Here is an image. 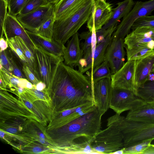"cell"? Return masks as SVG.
I'll use <instances>...</instances> for the list:
<instances>
[{"instance_id":"44","label":"cell","mask_w":154,"mask_h":154,"mask_svg":"<svg viewBox=\"0 0 154 154\" xmlns=\"http://www.w3.org/2000/svg\"><path fill=\"white\" fill-rule=\"evenodd\" d=\"M146 30L151 35V37L154 39V28L146 27Z\"/></svg>"},{"instance_id":"37","label":"cell","mask_w":154,"mask_h":154,"mask_svg":"<svg viewBox=\"0 0 154 154\" xmlns=\"http://www.w3.org/2000/svg\"><path fill=\"white\" fill-rule=\"evenodd\" d=\"M22 70L26 79L33 85H35L40 80L34 73L27 63H23Z\"/></svg>"},{"instance_id":"29","label":"cell","mask_w":154,"mask_h":154,"mask_svg":"<svg viewBox=\"0 0 154 154\" xmlns=\"http://www.w3.org/2000/svg\"><path fill=\"white\" fill-rule=\"evenodd\" d=\"M153 140H149L129 146L123 147L124 154H143L144 151L151 144Z\"/></svg>"},{"instance_id":"19","label":"cell","mask_w":154,"mask_h":154,"mask_svg":"<svg viewBox=\"0 0 154 154\" xmlns=\"http://www.w3.org/2000/svg\"><path fill=\"white\" fill-rule=\"evenodd\" d=\"M135 4L133 0H125L117 3V7L113 9L111 17L102 28L107 29L114 26H117L119 20L129 13Z\"/></svg>"},{"instance_id":"52","label":"cell","mask_w":154,"mask_h":154,"mask_svg":"<svg viewBox=\"0 0 154 154\" xmlns=\"http://www.w3.org/2000/svg\"><path fill=\"white\" fill-rule=\"evenodd\" d=\"M152 72H154V64L153 65V68L152 70Z\"/></svg>"},{"instance_id":"11","label":"cell","mask_w":154,"mask_h":154,"mask_svg":"<svg viewBox=\"0 0 154 154\" xmlns=\"http://www.w3.org/2000/svg\"><path fill=\"white\" fill-rule=\"evenodd\" d=\"M112 5L106 0H95L91 15L87 21V27L91 32L93 26L96 30L101 29L112 14Z\"/></svg>"},{"instance_id":"42","label":"cell","mask_w":154,"mask_h":154,"mask_svg":"<svg viewBox=\"0 0 154 154\" xmlns=\"http://www.w3.org/2000/svg\"><path fill=\"white\" fill-rule=\"evenodd\" d=\"M33 88L38 90L42 91L46 88V85L43 82L40 81L35 85H33Z\"/></svg>"},{"instance_id":"12","label":"cell","mask_w":154,"mask_h":154,"mask_svg":"<svg viewBox=\"0 0 154 154\" xmlns=\"http://www.w3.org/2000/svg\"><path fill=\"white\" fill-rule=\"evenodd\" d=\"M94 102L97 108L103 115L109 108L112 89L111 78H105L93 85Z\"/></svg>"},{"instance_id":"49","label":"cell","mask_w":154,"mask_h":154,"mask_svg":"<svg viewBox=\"0 0 154 154\" xmlns=\"http://www.w3.org/2000/svg\"><path fill=\"white\" fill-rule=\"evenodd\" d=\"M7 131L9 133L13 134L16 132L17 130L15 128H11L8 129Z\"/></svg>"},{"instance_id":"31","label":"cell","mask_w":154,"mask_h":154,"mask_svg":"<svg viewBox=\"0 0 154 154\" xmlns=\"http://www.w3.org/2000/svg\"><path fill=\"white\" fill-rule=\"evenodd\" d=\"M141 27L154 28V15L144 16L138 18L134 23L131 29L133 30Z\"/></svg>"},{"instance_id":"16","label":"cell","mask_w":154,"mask_h":154,"mask_svg":"<svg viewBox=\"0 0 154 154\" xmlns=\"http://www.w3.org/2000/svg\"><path fill=\"white\" fill-rule=\"evenodd\" d=\"M80 41L79 34L77 32L67 41L63 55L64 63L66 65L72 67L78 66L80 60L83 55Z\"/></svg>"},{"instance_id":"6","label":"cell","mask_w":154,"mask_h":154,"mask_svg":"<svg viewBox=\"0 0 154 154\" xmlns=\"http://www.w3.org/2000/svg\"><path fill=\"white\" fill-rule=\"evenodd\" d=\"M119 127L123 135L124 147L145 140H154V123L129 121L124 117Z\"/></svg>"},{"instance_id":"22","label":"cell","mask_w":154,"mask_h":154,"mask_svg":"<svg viewBox=\"0 0 154 154\" xmlns=\"http://www.w3.org/2000/svg\"><path fill=\"white\" fill-rule=\"evenodd\" d=\"M14 37L27 59V64L38 79V75L35 59L33 51L22 38L17 36Z\"/></svg>"},{"instance_id":"7","label":"cell","mask_w":154,"mask_h":154,"mask_svg":"<svg viewBox=\"0 0 154 154\" xmlns=\"http://www.w3.org/2000/svg\"><path fill=\"white\" fill-rule=\"evenodd\" d=\"M154 10V0L136 2L131 11L117 25L112 35V39H124L130 33L136 20L140 17L149 16Z\"/></svg>"},{"instance_id":"46","label":"cell","mask_w":154,"mask_h":154,"mask_svg":"<svg viewBox=\"0 0 154 154\" xmlns=\"http://www.w3.org/2000/svg\"><path fill=\"white\" fill-rule=\"evenodd\" d=\"M147 80L149 81H154V72H150L148 76Z\"/></svg>"},{"instance_id":"43","label":"cell","mask_w":154,"mask_h":154,"mask_svg":"<svg viewBox=\"0 0 154 154\" xmlns=\"http://www.w3.org/2000/svg\"><path fill=\"white\" fill-rule=\"evenodd\" d=\"M143 154H154V144H150Z\"/></svg>"},{"instance_id":"25","label":"cell","mask_w":154,"mask_h":154,"mask_svg":"<svg viewBox=\"0 0 154 154\" xmlns=\"http://www.w3.org/2000/svg\"><path fill=\"white\" fill-rule=\"evenodd\" d=\"M112 73L108 63L104 61L100 65L91 70L88 75L92 85L102 79L111 78Z\"/></svg>"},{"instance_id":"15","label":"cell","mask_w":154,"mask_h":154,"mask_svg":"<svg viewBox=\"0 0 154 154\" xmlns=\"http://www.w3.org/2000/svg\"><path fill=\"white\" fill-rule=\"evenodd\" d=\"M154 64V54L136 60L134 86L137 96L138 89L142 87L147 80L148 75L152 72Z\"/></svg>"},{"instance_id":"4","label":"cell","mask_w":154,"mask_h":154,"mask_svg":"<svg viewBox=\"0 0 154 154\" xmlns=\"http://www.w3.org/2000/svg\"><path fill=\"white\" fill-rule=\"evenodd\" d=\"M116 113L107 119V128L100 130L91 146L97 154H113L124 147L123 135L119 127L124 118Z\"/></svg>"},{"instance_id":"36","label":"cell","mask_w":154,"mask_h":154,"mask_svg":"<svg viewBox=\"0 0 154 154\" xmlns=\"http://www.w3.org/2000/svg\"><path fill=\"white\" fill-rule=\"evenodd\" d=\"M8 2L6 0H0V27L1 37L4 34L3 27L5 21L8 13Z\"/></svg>"},{"instance_id":"39","label":"cell","mask_w":154,"mask_h":154,"mask_svg":"<svg viewBox=\"0 0 154 154\" xmlns=\"http://www.w3.org/2000/svg\"><path fill=\"white\" fill-rule=\"evenodd\" d=\"M8 53L9 60L13 69V74L20 78H25L11 53L10 51H8Z\"/></svg>"},{"instance_id":"10","label":"cell","mask_w":154,"mask_h":154,"mask_svg":"<svg viewBox=\"0 0 154 154\" xmlns=\"http://www.w3.org/2000/svg\"><path fill=\"white\" fill-rule=\"evenodd\" d=\"M135 62L136 60L127 61L120 69L112 75L113 88L130 90L137 95L134 86Z\"/></svg>"},{"instance_id":"40","label":"cell","mask_w":154,"mask_h":154,"mask_svg":"<svg viewBox=\"0 0 154 154\" xmlns=\"http://www.w3.org/2000/svg\"><path fill=\"white\" fill-rule=\"evenodd\" d=\"M18 79L19 82L18 84V86L29 89H31L33 88V85L26 79L19 77Z\"/></svg>"},{"instance_id":"8","label":"cell","mask_w":154,"mask_h":154,"mask_svg":"<svg viewBox=\"0 0 154 154\" xmlns=\"http://www.w3.org/2000/svg\"><path fill=\"white\" fill-rule=\"evenodd\" d=\"M146 103L131 91L112 88L109 108L120 115L125 111L134 110Z\"/></svg>"},{"instance_id":"34","label":"cell","mask_w":154,"mask_h":154,"mask_svg":"<svg viewBox=\"0 0 154 154\" xmlns=\"http://www.w3.org/2000/svg\"><path fill=\"white\" fill-rule=\"evenodd\" d=\"M6 39L10 49L14 52L23 63H27V59L14 37L6 38Z\"/></svg>"},{"instance_id":"30","label":"cell","mask_w":154,"mask_h":154,"mask_svg":"<svg viewBox=\"0 0 154 154\" xmlns=\"http://www.w3.org/2000/svg\"><path fill=\"white\" fill-rule=\"evenodd\" d=\"M29 0H10L8 2V13L16 16Z\"/></svg>"},{"instance_id":"48","label":"cell","mask_w":154,"mask_h":154,"mask_svg":"<svg viewBox=\"0 0 154 154\" xmlns=\"http://www.w3.org/2000/svg\"><path fill=\"white\" fill-rule=\"evenodd\" d=\"M48 2L51 4L55 5L60 0H46Z\"/></svg>"},{"instance_id":"45","label":"cell","mask_w":154,"mask_h":154,"mask_svg":"<svg viewBox=\"0 0 154 154\" xmlns=\"http://www.w3.org/2000/svg\"><path fill=\"white\" fill-rule=\"evenodd\" d=\"M147 46L149 48L153 49L154 48V40H151L147 42Z\"/></svg>"},{"instance_id":"23","label":"cell","mask_w":154,"mask_h":154,"mask_svg":"<svg viewBox=\"0 0 154 154\" xmlns=\"http://www.w3.org/2000/svg\"><path fill=\"white\" fill-rule=\"evenodd\" d=\"M113 33L110 34L103 42L97 44L94 51L93 66L91 69L97 66L105 61L106 48L112 40Z\"/></svg>"},{"instance_id":"18","label":"cell","mask_w":154,"mask_h":154,"mask_svg":"<svg viewBox=\"0 0 154 154\" xmlns=\"http://www.w3.org/2000/svg\"><path fill=\"white\" fill-rule=\"evenodd\" d=\"M26 31L33 42L40 45L45 50L55 55L63 56L66 47L64 45L58 42L52 38H47L26 30Z\"/></svg>"},{"instance_id":"1","label":"cell","mask_w":154,"mask_h":154,"mask_svg":"<svg viewBox=\"0 0 154 154\" xmlns=\"http://www.w3.org/2000/svg\"><path fill=\"white\" fill-rule=\"evenodd\" d=\"M50 92L60 97L61 111L90 103H94L93 85L89 76L66 65L63 61L57 67Z\"/></svg>"},{"instance_id":"21","label":"cell","mask_w":154,"mask_h":154,"mask_svg":"<svg viewBox=\"0 0 154 154\" xmlns=\"http://www.w3.org/2000/svg\"><path fill=\"white\" fill-rule=\"evenodd\" d=\"M147 43H143L126 49L127 61L137 60L154 54V49L147 46Z\"/></svg>"},{"instance_id":"54","label":"cell","mask_w":154,"mask_h":154,"mask_svg":"<svg viewBox=\"0 0 154 154\" xmlns=\"http://www.w3.org/2000/svg\"><path fill=\"white\" fill-rule=\"evenodd\" d=\"M7 2H8L10 1V0H6Z\"/></svg>"},{"instance_id":"9","label":"cell","mask_w":154,"mask_h":154,"mask_svg":"<svg viewBox=\"0 0 154 154\" xmlns=\"http://www.w3.org/2000/svg\"><path fill=\"white\" fill-rule=\"evenodd\" d=\"M54 12V5L49 3L25 14H18L16 17L26 30L35 33L39 27L50 18Z\"/></svg>"},{"instance_id":"13","label":"cell","mask_w":154,"mask_h":154,"mask_svg":"<svg viewBox=\"0 0 154 154\" xmlns=\"http://www.w3.org/2000/svg\"><path fill=\"white\" fill-rule=\"evenodd\" d=\"M124 39H112L106 48L105 61L109 66L112 74L120 69L125 63Z\"/></svg>"},{"instance_id":"28","label":"cell","mask_w":154,"mask_h":154,"mask_svg":"<svg viewBox=\"0 0 154 154\" xmlns=\"http://www.w3.org/2000/svg\"><path fill=\"white\" fill-rule=\"evenodd\" d=\"M137 96L146 103L152 102L154 96V81L147 80L137 91Z\"/></svg>"},{"instance_id":"20","label":"cell","mask_w":154,"mask_h":154,"mask_svg":"<svg viewBox=\"0 0 154 154\" xmlns=\"http://www.w3.org/2000/svg\"><path fill=\"white\" fill-rule=\"evenodd\" d=\"M92 42L91 48L83 53L82 58L78 63V71L83 74L90 69H91L94 55V51L97 45L96 30L94 26L92 30Z\"/></svg>"},{"instance_id":"32","label":"cell","mask_w":154,"mask_h":154,"mask_svg":"<svg viewBox=\"0 0 154 154\" xmlns=\"http://www.w3.org/2000/svg\"><path fill=\"white\" fill-rule=\"evenodd\" d=\"M0 53V69L10 75L13 74V69L9 60L8 51L6 50Z\"/></svg>"},{"instance_id":"17","label":"cell","mask_w":154,"mask_h":154,"mask_svg":"<svg viewBox=\"0 0 154 154\" xmlns=\"http://www.w3.org/2000/svg\"><path fill=\"white\" fill-rule=\"evenodd\" d=\"M126 120L147 123H154V102L146 103L133 110L129 111Z\"/></svg>"},{"instance_id":"38","label":"cell","mask_w":154,"mask_h":154,"mask_svg":"<svg viewBox=\"0 0 154 154\" xmlns=\"http://www.w3.org/2000/svg\"><path fill=\"white\" fill-rule=\"evenodd\" d=\"M117 26H114L107 29L101 28L96 30L97 44L103 41L110 34L113 33L116 30Z\"/></svg>"},{"instance_id":"53","label":"cell","mask_w":154,"mask_h":154,"mask_svg":"<svg viewBox=\"0 0 154 154\" xmlns=\"http://www.w3.org/2000/svg\"><path fill=\"white\" fill-rule=\"evenodd\" d=\"M152 101L154 102V96H153V97L152 98Z\"/></svg>"},{"instance_id":"24","label":"cell","mask_w":154,"mask_h":154,"mask_svg":"<svg viewBox=\"0 0 154 154\" xmlns=\"http://www.w3.org/2000/svg\"><path fill=\"white\" fill-rule=\"evenodd\" d=\"M84 0H60L54 5L55 20L64 15Z\"/></svg>"},{"instance_id":"5","label":"cell","mask_w":154,"mask_h":154,"mask_svg":"<svg viewBox=\"0 0 154 154\" xmlns=\"http://www.w3.org/2000/svg\"><path fill=\"white\" fill-rule=\"evenodd\" d=\"M35 43L33 53L35 59L38 79L45 83L48 91L51 90L52 80L59 64L64 61L63 56L54 55Z\"/></svg>"},{"instance_id":"14","label":"cell","mask_w":154,"mask_h":154,"mask_svg":"<svg viewBox=\"0 0 154 154\" xmlns=\"http://www.w3.org/2000/svg\"><path fill=\"white\" fill-rule=\"evenodd\" d=\"M3 32L6 39L16 36L21 38L33 52L35 43L16 16L7 14L4 22Z\"/></svg>"},{"instance_id":"51","label":"cell","mask_w":154,"mask_h":154,"mask_svg":"<svg viewBox=\"0 0 154 154\" xmlns=\"http://www.w3.org/2000/svg\"><path fill=\"white\" fill-rule=\"evenodd\" d=\"M4 133L1 131H0V136L1 137H3L4 135Z\"/></svg>"},{"instance_id":"33","label":"cell","mask_w":154,"mask_h":154,"mask_svg":"<svg viewBox=\"0 0 154 154\" xmlns=\"http://www.w3.org/2000/svg\"><path fill=\"white\" fill-rule=\"evenodd\" d=\"M48 3L46 0H29L19 14H25Z\"/></svg>"},{"instance_id":"2","label":"cell","mask_w":154,"mask_h":154,"mask_svg":"<svg viewBox=\"0 0 154 154\" xmlns=\"http://www.w3.org/2000/svg\"><path fill=\"white\" fill-rule=\"evenodd\" d=\"M102 116L96 108L62 127L60 141L63 152L96 153L91 144L101 130Z\"/></svg>"},{"instance_id":"3","label":"cell","mask_w":154,"mask_h":154,"mask_svg":"<svg viewBox=\"0 0 154 154\" xmlns=\"http://www.w3.org/2000/svg\"><path fill=\"white\" fill-rule=\"evenodd\" d=\"M95 0H84L68 12L56 19L52 39L64 45L87 22Z\"/></svg>"},{"instance_id":"41","label":"cell","mask_w":154,"mask_h":154,"mask_svg":"<svg viewBox=\"0 0 154 154\" xmlns=\"http://www.w3.org/2000/svg\"><path fill=\"white\" fill-rule=\"evenodd\" d=\"M8 44L7 40L3 37H1L0 39V52L4 51L7 49L8 46Z\"/></svg>"},{"instance_id":"27","label":"cell","mask_w":154,"mask_h":154,"mask_svg":"<svg viewBox=\"0 0 154 154\" xmlns=\"http://www.w3.org/2000/svg\"><path fill=\"white\" fill-rule=\"evenodd\" d=\"M55 20V17L54 12L50 18L39 27L35 33L47 38H52L54 25Z\"/></svg>"},{"instance_id":"47","label":"cell","mask_w":154,"mask_h":154,"mask_svg":"<svg viewBox=\"0 0 154 154\" xmlns=\"http://www.w3.org/2000/svg\"><path fill=\"white\" fill-rule=\"evenodd\" d=\"M32 150L34 153H38L42 151V150L41 148L39 147H35Z\"/></svg>"},{"instance_id":"35","label":"cell","mask_w":154,"mask_h":154,"mask_svg":"<svg viewBox=\"0 0 154 154\" xmlns=\"http://www.w3.org/2000/svg\"><path fill=\"white\" fill-rule=\"evenodd\" d=\"M80 40H83L84 42L81 45V48L83 53L91 48L92 32L89 31L82 32L79 34Z\"/></svg>"},{"instance_id":"26","label":"cell","mask_w":154,"mask_h":154,"mask_svg":"<svg viewBox=\"0 0 154 154\" xmlns=\"http://www.w3.org/2000/svg\"><path fill=\"white\" fill-rule=\"evenodd\" d=\"M152 40H154L152 37H146L144 34L135 33L132 31L124 38V47L126 49H130L138 45L147 43Z\"/></svg>"},{"instance_id":"50","label":"cell","mask_w":154,"mask_h":154,"mask_svg":"<svg viewBox=\"0 0 154 154\" xmlns=\"http://www.w3.org/2000/svg\"><path fill=\"white\" fill-rule=\"evenodd\" d=\"M25 105L26 106L29 108H31L32 107V105L31 103L30 102H28V101H26L25 102Z\"/></svg>"}]
</instances>
